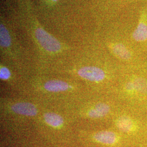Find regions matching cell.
I'll list each match as a JSON object with an SVG mask.
<instances>
[{
	"instance_id": "1",
	"label": "cell",
	"mask_w": 147,
	"mask_h": 147,
	"mask_svg": "<svg viewBox=\"0 0 147 147\" xmlns=\"http://www.w3.org/2000/svg\"><path fill=\"white\" fill-rule=\"evenodd\" d=\"M25 3L26 5V2H25ZM20 3L26 9L25 11L27 13L26 16L27 17L26 20L27 24H29L30 31H31L32 34L36 39L39 45L49 53L59 52L62 48L61 42L56 38L45 31L38 22H36V19L34 18V16L33 14L30 13L31 11H29L28 5L25 6L23 0ZM21 7H22L21 6Z\"/></svg>"
},
{
	"instance_id": "2",
	"label": "cell",
	"mask_w": 147,
	"mask_h": 147,
	"mask_svg": "<svg viewBox=\"0 0 147 147\" xmlns=\"http://www.w3.org/2000/svg\"><path fill=\"white\" fill-rule=\"evenodd\" d=\"M79 76L84 79L94 82H99L105 79L104 70L96 67H84L80 69L78 72Z\"/></svg>"
},
{
	"instance_id": "3",
	"label": "cell",
	"mask_w": 147,
	"mask_h": 147,
	"mask_svg": "<svg viewBox=\"0 0 147 147\" xmlns=\"http://www.w3.org/2000/svg\"><path fill=\"white\" fill-rule=\"evenodd\" d=\"M133 39L137 42L147 40V16L144 13L140 16L138 25L132 33Z\"/></svg>"
},
{
	"instance_id": "4",
	"label": "cell",
	"mask_w": 147,
	"mask_h": 147,
	"mask_svg": "<svg viewBox=\"0 0 147 147\" xmlns=\"http://www.w3.org/2000/svg\"><path fill=\"white\" fill-rule=\"evenodd\" d=\"M11 109L16 113L24 116H34L37 114L36 106L29 102H19L12 105Z\"/></svg>"
},
{
	"instance_id": "5",
	"label": "cell",
	"mask_w": 147,
	"mask_h": 147,
	"mask_svg": "<svg viewBox=\"0 0 147 147\" xmlns=\"http://www.w3.org/2000/svg\"><path fill=\"white\" fill-rule=\"evenodd\" d=\"M44 88L49 92H59L65 91L70 87L67 82L61 80H50L44 84Z\"/></svg>"
},
{
	"instance_id": "6",
	"label": "cell",
	"mask_w": 147,
	"mask_h": 147,
	"mask_svg": "<svg viewBox=\"0 0 147 147\" xmlns=\"http://www.w3.org/2000/svg\"><path fill=\"white\" fill-rule=\"evenodd\" d=\"M95 140L98 142L106 144H112L116 141V135L112 131H101L96 133L94 135Z\"/></svg>"
},
{
	"instance_id": "7",
	"label": "cell",
	"mask_w": 147,
	"mask_h": 147,
	"mask_svg": "<svg viewBox=\"0 0 147 147\" xmlns=\"http://www.w3.org/2000/svg\"><path fill=\"white\" fill-rule=\"evenodd\" d=\"M109 105L104 103H99L95 105L88 112V116L90 118H99L106 116L110 111Z\"/></svg>"
},
{
	"instance_id": "8",
	"label": "cell",
	"mask_w": 147,
	"mask_h": 147,
	"mask_svg": "<svg viewBox=\"0 0 147 147\" xmlns=\"http://www.w3.org/2000/svg\"><path fill=\"white\" fill-rule=\"evenodd\" d=\"M112 50L118 57L123 60H129L131 57V53L125 45L121 43H116L112 46Z\"/></svg>"
},
{
	"instance_id": "9",
	"label": "cell",
	"mask_w": 147,
	"mask_h": 147,
	"mask_svg": "<svg viewBox=\"0 0 147 147\" xmlns=\"http://www.w3.org/2000/svg\"><path fill=\"white\" fill-rule=\"evenodd\" d=\"M44 118L47 124L53 127H58L63 123V118L56 113L49 112L44 115Z\"/></svg>"
},
{
	"instance_id": "10",
	"label": "cell",
	"mask_w": 147,
	"mask_h": 147,
	"mask_svg": "<svg viewBox=\"0 0 147 147\" xmlns=\"http://www.w3.org/2000/svg\"><path fill=\"white\" fill-rule=\"evenodd\" d=\"M117 125L119 130L123 131H129L132 127L131 121L126 117H122L117 121Z\"/></svg>"
},
{
	"instance_id": "11",
	"label": "cell",
	"mask_w": 147,
	"mask_h": 147,
	"mask_svg": "<svg viewBox=\"0 0 147 147\" xmlns=\"http://www.w3.org/2000/svg\"><path fill=\"white\" fill-rule=\"evenodd\" d=\"M11 75L9 70L5 67H2L0 70V76L2 79H7L9 78Z\"/></svg>"
},
{
	"instance_id": "12",
	"label": "cell",
	"mask_w": 147,
	"mask_h": 147,
	"mask_svg": "<svg viewBox=\"0 0 147 147\" xmlns=\"http://www.w3.org/2000/svg\"><path fill=\"white\" fill-rule=\"evenodd\" d=\"M45 1H47V2H50V0H45Z\"/></svg>"
}]
</instances>
